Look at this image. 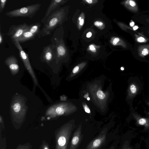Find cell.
<instances>
[{"instance_id":"1","label":"cell","mask_w":149,"mask_h":149,"mask_svg":"<svg viewBox=\"0 0 149 149\" xmlns=\"http://www.w3.org/2000/svg\"><path fill=\"white\" fill-rule=\"evenodd\" d=\"M65 13L64 9H57L52 11L45 22L38 37L50 35L51 32L63 22Z\"/></svg>"},{"instance_id":"2","label":"cell","mask_w":149,"mask_h":149,"mask_svg":"<svg viewBox=\"0 0 149 149\" xmlns=\"http://www.w3.org/2000/svg\"><path fill=\"white\" fill-rule=\"evenodd\" d=\"M41 4L37 3L7 12L5 15L10 17H27L32 19L40 10Z\"/></svg>"},{"instance_id":"3","label":"cell","mask_w":149,"mask_h":149,"mask_svg":"<svg viewBox=\"0 0 149 149\" xmlns=\"http://www.w3.org/2000/svg\"><path fill=\"white\" fill-rule=\"evenodd\" d=\"M74 128V125L68 124L62 129L61 135L58 140V143L61 149H67L68 141Z\"/></svg>"},{"instance_id":"4","label":"cell","mask_w":149,"mask_h":149,"mask_svg":"<svg viewBox=\"0 0 149 149\" xmlns=\"http://www.w3.org/2000/svg\"><path fill=\"white\" fill-rule=\"evenodd\" d=\"M13 43L18 50L20 57L25 68L31 76L35 84L38 85V81L31 65L28 55L24 51L20 43L17 41L13 42Z\"/></svg>"},{"instance_id":"5","label":"cell","mask_w":149,"mask_h":149,"mask_svg":"<svg viewBox=\"0 0 149 149\" xmlns=\"http://www.w3.org/2000/svg\"><path fill=\"white\" fill-rule=\"evenodd\" d=\"M29 25L25 23L18 25H13L9 27L7 35L13 42H14L28 29Z\"/></svg>"},{"instance_id":"6","label":"cell","mask_w":149,"mask_h":149,"mask_svg":"<svg viewBox=\"0 0 149 149\" xmlns=\"http://www.w3.org/2000/svg\"><path fill=\"white\" fill-rule=\"evenodd\" d=\"M108 129H103L99 135L92 140L84 149H100L105 144Z\"/></svg>"},{"instance_id":"7","label":"cell","mask_w":149,"mask_h":149,"mask_svg":"<svg viewBox=\"0 0 149 149\" xmlns=\"http://www.w3.org/2000/svg\"><path fill=\"white\" fill-rule=\"evenodd\" d=\"M40 58L42 61L48 63L55 58L54 51L52 44L44 47Z\"/></svg>"},{"instance_id":"8","label":"cell","mask_w":149,"mask_h":149,"mask_svg":"<svg viewBox=\"0 0 149 149\" xmlns=\"http://www.w3.org/2000/svg\"><path fill=\"white\" fill-rule=\"evenodd\" d=\"M82 126L80 125L74 131L72 136L69 149H77L83 138Z\"/></svg>"},{"instance_id":"9","label":"cell","mask_w":149,"mask_h":149,"mask_svg":"<svg viewBox=\"0 0 149 149\" xmlns=\"http://www.w3.org/2000/svg\"><path fill=\"white\" fill-rule=\"evenodd\" d=\"M55 44L52 43L54 51L55 58L56 61L64 56L66 54V50L62 42L59 40L58 38H54Z\"/></svg>"},{"instance_id":"10","label":"cell","mask_w":149,"mask_h":149,"mask_svg":"<svg viewBox=\"0 0 149 149\" xmlns=\"http://www.w3.org/2000/svg\"><path fill=\"white\" fill-rule=\"evenodd\" d=\"M5 63L13 74L15 75L18 72L19 67L18 60L14 56L11 55L7 57L5 61Z\"/></svg>"},{"instance_id":"11","label":"cell","mask_w":149,"mask_h":149,"mask_svg":"<svg viewBox=\"0 0 149 149\" xmlns=\"http://www.w3.org/2000/svg\"><path fill=\"white\" fill-rule=\"evenodd\" d=\"M66 1L63 0L51 1L45 15L41 20V22L44 23L52 11L58 8L59 6L64 4Z\"/></svg>"},{"instance_id":"12","label":"cell","mask_w":149,"mask_h":149,"mask_svg":"<svg viewBox=\"0 0 149 149\" xmlns=\"http://www.w3.org/2000/svg\"><path fill=\"white\" fill-rule=\"evenodd\" d=\"M36 36L27 30L16 41H17L19 43H23L34 39Z\"/></svg>"},{"instance_id":"13","label":"cell","mask_w":149,"mask_h":149,"mask_svg":"<svg viewBox=\"0 0 149 149\" xmlns=\"http://www.w3.org/2000/svg\"><path fill=\"white\" fill-rule=\"evenodd\" d=\"M123 5L128 10L134 12H136L138 11V8L136 2L132 0H127L123 2Z\"/></svg>"},{"instance_id":"14","label":"cell","mask_w":149,"mask_h":149,"mask_svg":"<svg viewBox=\"0 0 149 149\" xmlns=\"http://www.w3.org/2000/svg\"><path fill=\"white\" fill-rule=\"evenodd\" d=\"M41 26L40 23L39 22L32 24L29 25L27 30L36 36H38L41 31Z\"/></svg>"},{"instance_id":"15","label":"cell","mask_w":149,"mask_h":149,"mask_svg":"<svg viewBox=\"0 0 149 149\" xmlns=\"http://www.w3.org/2000/svg\"><path fill=\"white\" fill-rule=\"evenodd\" d=\"M138 55L143 57L149 54V44L139 45L137 48Z\"/></svg>"},{"instance_id":"16","label":"cell","mask_w":149,"mask_h":149,"mask_svg":"<svg viewBox=\"0 0 149 149\" xmlns=\"http://www.w3.org/2000/svg\"><path fill=\"white\" fill-rule=\"evenodd\" d=\"M110 42L113 46L119 45L125 48L127 47V45L125 42L118 37H112L110 40Z\"/></svg>"},{"instance_id":"17","label":"cell","mask_w":149,"mask_h":149,"mask_svg":"<svg viewBox=\"0 0 149 149\" xmlns=\"http://www.w3.org/2000/svg\"><path fill=\"white\" fill-rule=\"evenodd\" d=\"M14 102L12 106L13 112L15 113H18L22 110L23 104L21 103V101H17V100Z\"/></svg>"},{"instance_id":"18","label":"cell","mask_w":149,"mask_h":149,"mask_svg":"<svg viewBox=\"0 0 149 149\" xmlns=\"http://www.w3.org/2000/svg\"><path fill=\"white\" fill-rule=\"evenodd\" d=\"M84 22V15L82 13L78 19V26L79 29L83 25Z\"/></svg>"},{"instance_id":"19","label":"cell","mask_w":149,"mask_h":149,"mask_svg":"<svg viewBox=\"0 0 149 149\" xmlns=\"http://www.w3.org/2000/svg\"><path fill=\"white\" fill-rule=\"evenodd\" d=\"M94 25L100 29H103L104 27V23L100 21H96L94 23Z\"/></svg>"},{"instance_id":"20","label":"cell","mask_w":149,"mask_h":149,"mask_svg":"<svg viewBox=\"0 0 149 149\" xmlns=\"http://www.w3.org/2000/svg\"><path fill=\"white\" fill-rule=\"evenodd\" d=\"M136 40L139 42H145L147 41V39L145 38L136 35H135Z\"/></svg>"},{"instance_id":"21","label":"cell","mask_w":149,"mask_h":149,"mask_svg":"<svg viewBox=\"0 0 149 149\" xmlns=\"http://www.w3.org/2000/svg\"><path fill=\"white\" fill-rule=\"evenodd\" d=\"M7 1L6 0H1L0 1V13L3 12L5 7L6 3Z\"/></svg>"},{"instance_id":"22","label":"cell","mask_w":149,"mask_h":149,"mask_svg":"<svg viewBox=\"0 0 149 149\" xmlns=\"http://www.w3.org/2000/svg\"><path fill=\"white\" fill-rule=\"evenodd\" d=\"M97 95L100 99H103L105 97V95L101 91H99L97 93Z\"/></svg>"},{"instance_id":"23","label":"cell","mask_w":149,"mask_h":149,"mask_svg":"<svg viewBox=\"0 0 149 149\" xmlns=\"http://www.w3.org/2000/svg\"><path fill=\"white\" fill-rule=\"evenodd\" d=\"M130 89L132 93H134L136 92V88L134 85L132 84L131 86Z\"/></svg>"},{"instance_id":"24","label":"cell","mask_w":149,"mask_h":149,"mask_svg":"<svg viewBox=\"0 0 149 149\" xmlns=\"http://www.w3.org/2000/svg\"><path fill=\"white\" fill-rule=\"evenodd\" d=\"M146 122V120L144 118H141L139 120V124L141 125H144Z\"/></svg>"},{"instance_id":"25","label":"cell","mask_w":149,"mask_h":149,"mask_svg":"<svg viewBox=\"0 0 149 149\" xmlns=\"http://www.w3.org/2000/svg\"><path fill=\"white\" fill-rule=\"evenodd\" d=\"M89 50L93 52H95L96 51V49L93 45H90L89 47Z\"/></svg>"},{"instance_id":"26","label":"cell","mask_w":149,"mask_h":149,"mask_svg":"<svg viewBox=\"0 0 149 149\" xmlns=\"http://www.w3.org/2000/svg\"><path fill=\"white\" fill-rule=\"evenodd\" d=\"M84 1H85V2L87 3L88 4H91L95 3H96L97 1V0H84Z\"/></svg>"},{"instance_id":"27","label":"cell","mask_w":149,"mask_h":149,"mask_svg":"<svg viewBox=\"0 0 149 149\" xmlns=\"http://www.w3.org/2000/svg\"><path fill=\"white\" fill-rule=\"evenodd\" d=\"M84 109L85 111L88 113H90V111L88 107L85 104L83 105Z\"/></svg>"},{"instance_id":"28","label":"cell","mask_w":149,"mask_h":149,"mask_svg":"<svg viewBox=\"0 0 149 149\" xmlns=\"http://www.w3.org/2000/svg\"><path fill=\"white\" fill-rule=\"evenodd\" d=\"M79 70V67L78 66H75L73 69L72 72L75 73L77 72Z\"/></svg>"},{"instance_id":"29","label":"cell","mask_w":149,"mask_h":149,"mask_svg":"<svg viewBox=\"0 0 149 149\" xmlns=\"http://www.w3.org/2000/svg\"><path fill=\"white\" fill-rule=\"evenodd\" d=\"M3 37L2 33L0 32V44L1 45L3 42Z\"/></svg>"},{"instance_id":"30","label":"cell","mask_w":149,"mask_h":149,"mask_svg":"<svg viewBox=\"0 0 149 149\" xmlns=\"http://www.w3.org/2000/svg\"><path fill=\"white\" fill-rule=\"evenodd\" d=\"M92 36V33L91 32H88L86 35V36L88 38H89L91 37Z\"/></svg>"},{"instance_id":"31","label":"cell","mask_w":149,"mask_h":149,"mask_svg":"<svg viewBox=\"0 0 149 149\" xmlns=\"http://www.w3.org/2000/svg\"><path fill=\"white\" fill-rule=\"evenodd\" d=\"M138 27L137 26H135L133 28V29L134 30H136L138 28Z\"/></svg>"},{"instance_id":"32","label":"cell","mask_w":149,"mask_h":149,"mask_svg":"<svg viewBox=\"0 0 149 149\" xmlns=\"http://www.w3.org/2000/svg\"><path fill=\"white\" fill-rule=\"evenodd\" d=\"M134 24V23L133 22H131L130 24V25L131 26H133Z\"/></svg>"},{"instance_id":"33","label":"cell","mask_w":149,"mask_h":149,"mask_svg":"<svg viewBox=\"0 0 149 149\" xmlns=\"http://www.w3.org/2000/svg\"><path fill=\"white\" fill-rule=\"evenodd\" d=\"M109 149H115V148H114V146H111L109 148Z\"/></svg>"},{"instance_id":"34","label":"cell","mask_w":149,"mask_h":149,"mask_svg":"<svg viewBox=\"0 0 149 149\" xmlns=\"http://www.w3.org/2000/svg\"><path fill=\"white\" fill-rule=\"evenodd\" d=\"M120 69L122 70H124V68H123V67H121Z\"/></svg>"},{"instance_id":"35","label":"cell","mask_w":149,"mask_h":149,"mask_svg":"<svg viewBox=\"0 0 149 149\" xmlns=\"http://www.w3.org/2000/svg\"><path fill=\"white\" fill-rule=\"evenodd\" d=\"M87 99L88 100H90V98L89 97H88V98H87Z\"/></svg>"},{"instance_id":"36","label":"cell","mask_w":149,"mask_h":149,"mask_svg":"<svg viewBox=\"0 0 149 149\" xmlns=\"http://www.w3.org/2000/svg\"><path fill=\"white\" fill-rule=\"evenodd\" d=\"M44 149H48V148L47 147H45Z\"/></svg>"},{"instance_id":"37","label":"cell","mask_w":149,"mask_h":149,"mask_svg":"<svg viewBox=\"0 0 149 149\" xmlns=\"http://www.w3.org/2000/svg\"><path fill=\"white\" fill-rule=\"evenodd\" d=\"M147 32H148V33L149 36V30Z\"/></svg>"}]
</instances>
